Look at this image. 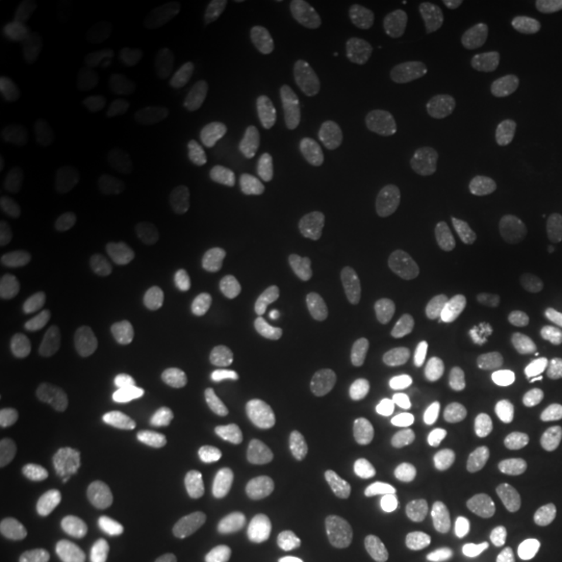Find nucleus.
<instances>
[{
    "label": "nucleus",
    "instance_id": "nucleus-1",
    "mask_svg": "<svg viewBox=\"0 0 562 562\" xmlns=\"http://www.w3.org/2000/svg\"><path fill=\"white\" fill-rule=\"evenodd\" d=\"M453 11L440 3H425L383 21L362 42L360 63L370 74H393L409 66L451 32Z\"/></svg>",
    "mask_w": 562,
    "mask_h": 562
},
{
    "label": "nucleus",
    "instance_id": "nucleus-2",
    "mask_svg": "<svg viewBox=\"0 0 562 562\" xmlns=\"http://www.w3.org/2000/svg\"><path fill=\"white\" fill-rule=\"evenodd\" d=\"M201 451L199 427L180 414H159L140 427L138 474L149 484H165L186 472Z\"/></svg>",
    "mask_w": 562,
    "mask_h": 562
},
{
    "label": "nucleus",
    "instance_id": "nucleus-3",
    "mask_svg": "<svg viewBox=\"0 0 562 562\" xmlns=\"http://www.w3.org/2000/svg\"><path fill=\"white\" fill-rule=\"evenodd\" d=\"M422 284L425 279L412 266H364L336 281V300L355 313H385L409 302Z\"/></svg>",
    "mask_w": 562,
    "mask_h": 562
},
{
    "label": "nucleus",
    "instance_id": "nucleus-4",
    "mask_svg": "<svg viewBox=\"0 0 562 562\" xmlns=\"http://www.w3.org/2000/svg\"><path fill=\"white\" fill-rule=\"evenodd\" d=\"M521 211L513 201H497L484 211L463 243L459 266L472 279H487L497 273L510 258L516 245Z\"/></svg>",
    "mask_w": 562,
    "mask_h": 562
},
{
    "label": "nucleus",
    "instance_id": "nucleus-5",
    "mask_svg": "<svg viewBox=\"0 0 562 562\" xmlns=\"http://www.w3.org/2000/svg\"><path fill=\"white\" fill-rule=\"evenodd\" d=\"M269 406L273 417L302 435H326L331 430L334 412L326 389L302 370H284L269 385Z\"/></svg>",
    "mask_w": 562,
    "mask_h": 562
},
{
    "label": "nucleus",
    "instance_id": "nucleus-6",
    "mask_svg": "<svg viewBox=\"0 0 562 562\" xmlns=\"http://www.w3.org/2000/svg\"><path fill=\"white\" fill-rule=\"evenodd\" d=\"M427 521L440 537H461L474 524V474L463 463L435 469L422 492Z\"/></svg>",
    "mask_w": 562,
    "mask_h": 562
},
{
    "label": "nucleus",
    "instance_id": "nucleus-7",
    "mask_svg": "<svg viewBox=\"0 0 562 562\" xmlns=\"http://www.w3.org/2000/svg\"><path fill=\"white\" fill-rule=\"evenodd\" d=\"M108 104L102 87L91 79H79L74 89L55 104V133L68 159H83L94 151L100 140Z\"/></svg>",
    "mask_w": 562,
    "mask_h": 562
},
{
    "label": "nucleus",
    "instance_id": "nucleus-8",
    "mask_svg": "<svg viewBox=\"0 0 562 562\" xmlns=\"http://www.w3.org/2000/svg\"><path fill=\"white\" fill-rule=\"evenodd\" d=\"M435 133L425 121H404L393 131L385 151V172L402 199H414L425 193L427 182L432 178L435 167Z\"/></svg>",
    "mask_w": 562,
    "mask_h": 562
},
{
    "label": "nucleus",
    "instance_id": "nucleus-9",
    "mask_svg": "<svg viewBox=\"0 0 562 562\" xmlns=\"http://www.w3.org/2000/svg\"><path fill=\"white\" fill-rule=\"evenodd\" d=\"M562 339V311L554 305H526L501 328V349L513 368L529 370Z\"/></svg>",
    "mask_w": 562,
    "mask_h": 562
},
{
    "label": "nucleus",
    "instance_id": "nucleus-10",
    "mask_svg": "<svg viewBox=\"0 0 562 562\" xmlns=\"http://www.w3.org/2000/svg\"><path fill=\"white\" fill-rule=\"evenodd\" d=\"M3 344L13 357H24L45 368H60L70 355L66 321L50 311H26L13 315L3 328Z\"/></svg>",
    "mask_w": 562,
    "mask_h": 562
},
{
    "label": "nucleus",
    "instance_id": "nucleus-11",
    "mask_svg": "<svg viewBox=\"0 0 562 562\" xmlns=\"http://www.w3.org/2000/svg\"><path fill=\"white\" fill-rule=\"evenodd\" d=\"M271 214L277 227L290 237L300 240H315V237H328L339 229L341 214L331 201L323 199L307 186H281L271 199Z\"/></svg>",
    "mask_w": 562,
    "mask_h": 562
},
{
    "label": "nucleus",
    "instance_id": "nucleus-12",
    "mask_svg": "<svg viewBox=\"0 0 562 562\" xmlns=\"http://www.w3.org/2000/svg\"><path fill=\"white\" fill-rule=\"evenodd\" d=\"M243 463L248 480L266 490L300 487L313 474L311 456L292 442L271 438V435L252 438L245 448Z\"/></svg>",
    "mask_w": 562,
    "mask_h": 562
},
{
    "label": "nucleus",
    "instance_id": "nucleus-13",
    "mask_svg": "<svg viewBox=\"0 0 562 562\" xmlns=\"http://www.w3.org/2000/svg\"><path fill=\"white\" fill-rule=\"evenodd\" d=\"M281 81V63L273 53L237 58L216 81V102L227 110H250L269 100Z\"/></svg>",
    "mask_w": 562,
    "mask_h": 562
},
{
    "label": "nucleus",
    "instance_id": "nucleus-14",
    "mask_svg": "<svg viewBox=\"0 0 562 562\" xmlns=\"http://www.w3.org/2000/svg\"><path fill=\"white\" fill-rule=\"evenodd\" d=\"M245 206H248V188L232 170L211 165L195 178L191 214L199 227H227V224L240 220Z\"/></svg>",
    "mask_w": 562,
    "mask_h": 562
},
{
    "label": "nucleus",
    "instance_id": "nucleus-15",
    "mask_svg": "<svg viewBox=\"0 0 562 562\" xmlns=\"http://www.w3.org/2000/svg\"><path fill=\"white\" fill-rule=\"evenodd\" d=\"M87 339L89 351L104 368H123L136 351V331L123 307L110 297H94L87 307Z\"/></svg>",
    "mask_w": 562,
    "mask_h": 562
},
{
    "label": "nucleus",
    "instance_id": "nucleus-16",
    "mask_svg": "<svg viewBox=\"0 0 562 562\" xmlns=\"http://www.w3.org/2000/svg\"><path fill=\"white\" fill-rule=\"evenodd\" d=\"M284 136L286 131L279 123H252L245 128L220 133L211 144V157H214V165L232 172L237 167L266 170L277 161Z\"/></svg>",
    "mask_w": 562,
    "mask_h": 562
},
{
    "label": "nucleus",
    "instance_id": "nucleus-17",
    "mask_svg": "<svg viewBox=\"0 0 562 562\" xmlns=\"http://www.w3.org/2000/svg\"><path fill=\"white\" fill-rule=\"evenodd\" d=\"M9 87L24 102L34 104H58L63 97L74 89L79 81L74 68L66 66V60L47 58V55L30 53L21 55L9 66Z\"/></svg>",
    "mask_w": 562,
    "mask_h": 562
},
{
    "label": "nucleus",
    "instance_id": "nucleus-18",
    "mask_svg": "<svg viewBox=\"0 0 562 562\" xmlns=\"http://www.w3.org/2000/svg\"><path fill=\"white\" fill-rule=\"evenodd\" d=\"M484 175H487V161L480 154H467L435 182V188L422 203V211L435 222L459 220L480 195Z\"/></svg>",
    "mask_w": 562,
    "mask_h": 562
},
{
    "label": "nucleus",
    "instance_id": "nucleus-19",
    "mask_svg": "<svg viewBox=\"0 0 562 562\" xmlns=\"http://www.w3.org/2000/svg\"><path fill=\"white\" fill-rule=\"evenodd\" d=\"M55 459H58V425L47 417L26 422L11 446V472L21 482L42 484L50 480Z\"/></svg>",
    "mask_w": 562,
    "mask_h": 562
},
{
    "label": "nucleus",
    "instance_id": "nucleus-20",
    "mask_svg": "<svg viewBox=\"0 0 562 562\" xmlns=\"http://www.w3.org/2000/svg\"><path fill=\"white\" fill-rule=\"evenodd\" d=\"M0 229H3L5 243L11 250L21 256H34L50 245V224H47L42 211L16 191L0 193Z\"/></svg>",
    "mask_w": 562,
    "mask_h": 562
},
{
    "label": "nucleus",
    "instance_id": "nucleus-21",
    "mask_svg": "<svg viewBox=\"0 0 562 562\" xmlns=\"http://www.w3.org/2000/svg\"><path fill=\"white\" fill-rule=\"evenodd\" d=\"M94 11L83 0H58L53 9L42 19L34 53L47 55V58L66 60V55L74 50L83 32L89 30Z\"/></svg>",
    "mask_w": 562,
    "mask_h": 562
},
{
    "label": "nucleus",
    "instance_id": "nucleus-22",
    "mask_svg": "<svg viewBox=\"0 0 562 562\" xmlns=\"http://www.w3.org/2000/svg\"><path fill=\"white\" fill-rule=\"evenodd\" d=\"M469 378H472V383H469L472 398L484 412L501 417V414L516 409V383H513L508 368L490 349H476L469 357Z\"/></svg>",
    "mask_w": 562,
    "mask_h": 562
},
{
    "label": "nucleus",
    "instance_id": "nucleus-23",
    "mask_svg": "<svg viewBox=\"0 0 562 562\" xmlns=\"http://www.w3.org/2000/svg\"><path fill=\"white\" fill-rule=\"evenodd\" d=\"M357 144V128L351 123H334L323 117H307L300 123L294 146L315 167H334L347 159Z\"/></svg>",
    "mask_w": 562,
    "mask_h": 562
},
{
    "label": "nucleus",
    "instance_id": "nucleus-24",
    "mask_svg": "<svg viewBox=\"0 0 562 562\" xmlns=\"http://www.w3.org/2000/svg\"><path fill=\"white\" fill-rule=\"evenodd\" d=\"M562 24V0H529L518 13L510 34V60L521 63L537 55Z\"/></svg>",
    "mask_w": 562,
    "mask_h": 562
},
{
    "label": "nucleus",
    "instance_id": "nucleus-25",
    "mask_svg": "<svg viewBox=\"0 0 562 562\" xmlns=\"http://www.w3.org/2000/svg\"><path fill=\"white\" fill-rule=\"evenodd\" d=\"M0 521L26 544L42 547L53 539V521L47 510L19 490H5L0 495Z\"/></svg>",
    "mask_w": 562,
    "mask_h": 562
},
{
    "label": "nucleus",
    "instance_id": "nucleus-26",
    "mask_svg": "<svg viewBox=\"0 0 562 562\" xmlns=\"http://www.w3.org/2000/svg\"><path fill=\"white\" fill-rule=\"evenodd\" d=\"M323 266H326V258L318 250L305 248V245H294V248L284 250L273 261L269 277H266V290L281 294L311 286L321 277Z\"/></svg>",
    "mask_w": 562,
    "mask_h": 562
},
{
    "label": "nucleus",
    "instance_id": "nucleus-27",
    "mask_svg": "<svg viewBox=\"0 0 562 562\" xmlns=\"http://www.w3.org/2000/svg\"><path fill=\"white\" fill-rule=\"evenodd\" d=\"M206 261L216 273L229 281H245L256 277L266 261L263 245L252 237H232L211 245L206 250Z\"/></svg>",
    "mask_w": 562,
    "mask_h": 562
},
{
    "label": "nucleus",
    "instance_id": "nucleus-28",
    "mask_svg": "<svg viewBox=\"0 0 562 562\" xmlns=\"http://www.w3.org/2000/svg\"><path fill=\"white\" fill-rule=\"evenodd\" d=\"M524 442L531 453L562 463V417L550 412L537 414L526 425Z\"/></svg>",
    "mask_w": 562,
    "mask_h": 562
},
{
    "label": "nucleus",
    "instance_id": "nucleus-29",
    "mask_svg": "<svg viewBox=\"0 0 562 562\" xmlns=\"http://www.w3.org/2000/svg\"><path fill=\"white\" fill-rule=\"evenodd\" d=\"M193 552L191 537L182 529H167L140 547L136 562H188Z\"/></svg>",
    "mask_w": 562,
    "mask_h": 562
},
{
    "label": "nucleus",
    "instance_id": "nucleus-30",
    "mask_svg": "<svg viewBox=\"0 0 562 562\" xmlns=\"http://www.w3.org/2000/svg\"><path fill=\"white\" fill-rule=\"evenodd\" d=\"M9 417H11V398H9V391H0V427L9 425Z\"/></svg>",
    "mask_w": 562,
    "mask_h": 562
},
{
    "label": "nucleus",
    "instance_id": "nucleus-31",
    "mask_svg": "<svg viewBox=\"0 0 562 562\" xmlns=\"http://www.w3.org/2000/svg\"><path fill=\"white\" fill-rule=\"evenodd\" d=\"M341 562H385V560L375 558V554H368V552H357V554H349V558H344Z\"/></svg>",
    "mask_w": 562,
    "mask_h": 562
},
{
    "label": "nucleus",
    "instance_id": "nucleus-32",
    "mask_svg": "<svg viewBox=\"0 0 562 562\" xmlns=\"http://www.w3.org/2000/svg\"><path fill=\"white\" fill-rule=\"evenodd\" d=\"M0 562H21V558H19V554H13V552H3V554H0Z\"/></svg>",
    "mask_w": 562,
    "mask_h": 562
}]
</instances>
